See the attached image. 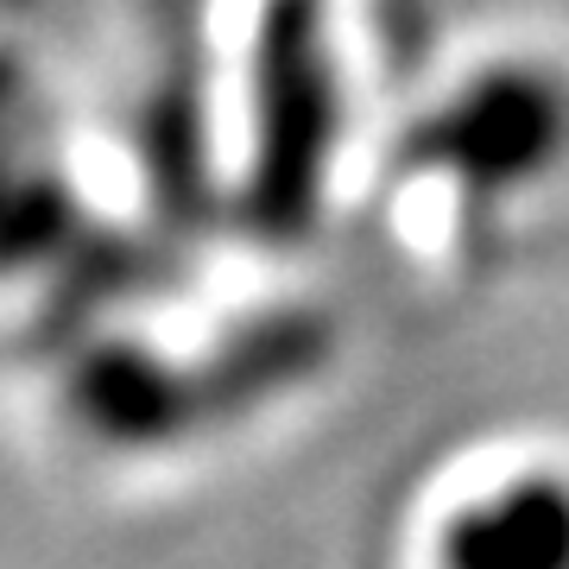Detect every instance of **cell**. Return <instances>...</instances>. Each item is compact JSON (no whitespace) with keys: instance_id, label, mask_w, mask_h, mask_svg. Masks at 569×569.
<instances>
[{"instance_id":"cell-4","label":"cell","mask_w":569,"mask_h":569,"mask_svg":"<svg viewBox=\"0 0 569 569\" xmlns=\"http://www.w3.org/2000/svg\"><path fill=\"white\" fill-rule=\"evenodd\" d=\"M437 569H569V481L538 468L462 500L437 531Z\"/></svg>"},{"instance_id":"cell-3","label":"cell","mask_w":569,"mask_h":569,"mask_svg":"<svg viewBox=\"0 0 569 569\" xmlns=\"http://www.w3.org/2000/svg\"><path fill=\"white\" fill-rule=\"evenodd\" d=\"M70 411L89 437L114 449L178 443L203 418H222L209 367H178L140 342H102L70 373Z\"/></svg>"},{"instance_id":"cell-1","label":"cell","mask_w":569,"mask_h":569,"mask_svg":"<svg viewBox=\"0 0 569 569\" xmlns=\"http://www.w3.org/2000/svg\"><path fill=\"white\" fill-rule=\"evenodd\" d=\"M342 140V96L323 32V0H266L253 44V164L247 203L260 234H305Z\"/></svg>"},{"instance_id":"cell-2","label":"cell","mask_w":569,"mask_h":569,"mask_svg":"<svg viewBox=\"0 0 569 569\" xmlns=\"http://www.w3.org/2000/svg\"><path fill=\"white\" fill-rule=\"evenodd\" d=\"M569 159V77L550 63H493L399 140V171L449 178L475 203L519 197Z\"/></svg>"},{"instance_id":"cell-5","label":"cell","mask_w":569,"mask_h":569,"mask_svg":"<svg viewBox=\"0 0 569 569\" xmlns=\"http://www.w3.org/2000/svg\"><path fill=\"white\" fill-rule=\"evenodd\" d=\"M77 228L70 183L32 152V121H26V82L0 58V272L51 260Z\"/></svg>"}]
</instances>
